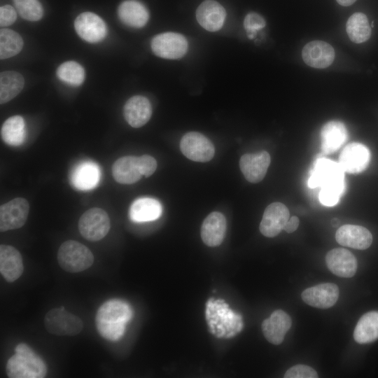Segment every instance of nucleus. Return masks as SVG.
I'll return each instance as SVG.
<instances>
[{"mask_svg":"<svg viewBox=\"0 0 378 378\" xmlns=\"http://www.w3.org/2000/svg\"><path fill=\"white\" fill-rule=\"evenodd\" d=\"M132 317L130 304L120 299H111L98 309L95 324L99 334L105 340L115 342L123 335L126 323Z\"/></svg>","mask_w":378,"mask_h":378,"instance_id":"obj_1","label":"nucleus"},{"mask_svg":"<svg viewBox=\"0 0 378 378\" xmlns=\"http://www.w3.org/2000/svg\"><path fill=\"white\" fill-rule=\"evenodd\" d=\"M8 360L6 374L10 378H43L47 367L43 360L27 344L20 343Z\"/></svg>","mask_w":378,"mask_h":378,"instance_id":"obj_2","label":"nucleus"},{"mask_svg":"<svg viewBox=\"0 0 378 378\" xmlns=\"http://www.w3.org/2000/svg\"><path fill=\"white\" fill-rule=\"evenodd\" d=\"M57 262L64 271L78 273L92 265L94 255L84 244L75 240H67L58 249Z\"/></svg>","mask_w":378,"mask_h":378,"instance_id":"obj_3","label":"nucleus"},{"mask_svg":"<svg viewBox=\"0 0 378 378\" xmlns=\"http://www.w3.org/2000/svg\"><path fill=\"white\" fill-rule=\"evenodd\" d=\"M344 172L340 163L324 158H318L308 180V186L311 188H336L344 190Z\"/></svg>","mask_w":378,"mask_h":378,"instance_id":"obj_4","label":"nucleus"},{"mask_svg":"<svg viewBox=\"0 0 378 378\" xmlns=\"http://www.w3.org/2000/svg\"><path fill=\"white\" fill-rule=\"evenodd\" d=\"M44 326L50 334L57 336H75L83 328L82 320L67 312L64 307L53 308L44 317Z\"/></svg>","mask_w":378,"mask_h":378,"instance_id":"obj_5","label":"nucleus"},{"mask_svg":"<svg viewBox=\"0 0 378 378\" xmlns=\"http://www.w3.org/2000/svg\"><path fill=\"white\" fill-rule=\"evenodd\" d=\"M111 227L108 214L98 207L87 210L78 221V230L87 240L97 241L103 239Z\"/></svg>","mask_w":378,"mask_h":378,"instance_id":"obj_6","label":"nucleus"},{"mask_svg":"<svg viewBox=\"0 0 378 378\" xmlns=\"http://www.w3.org/2000/svg\"><path fill=\"white\" fill-rule=\"evenodd\" d=\"M153 53L164 59H179L188 51L186 38L181 34L164 32L155 36L150 43Z\"/></svg>","mask_w":378,"mask_h":378,"instance_id":"obj_7","label":"nucleus"},{"mask_svg":"<svg viewBox=\"0 0 378 378\" xmlns=\"http://www.w3.org/2000/svg\"><path fill=\"white\" fill-rule=\"evenodd\" d=\"M180 148L186 158L195 162H208L215 154L212 142L204 135L197 132L186 133L181 140Z\"/></svg>","mask_w":378,"mask_h":378,"instance_id":"obj_8","label":"nucleus"},{"mask_svg":"<svg viewBox=\"0 0 378 378\" xmlns=\"http://www.w3.org/2000/svg\"><path fill=\"white\" fill-rule=\"evenodd\" d=\"M29 204L22 197L15 198L0 206V231L6 232L22 227L28 217Z\"/></svg>","mask_w":378,"mask_h":378,"instance_id":"obj_9","label":"nucleus"},{"mask_svg":"<svg viewBox=\"0 0 378 378\" xmlns=\"http://www.w3.org/2000/svg\"><path fill=\"white\" fill-rule=\"evenodd\" d=\"M74 27L78 35L89 43L101 41L107 33L104 21L91 12H84L78 15L74 21Z\"/></svg>","mask_w":378,"mask_h":378,"instance_id":"obj_10","label":"nucleus"},{"mask_svg":"<svg viewBox=\"0 0 378 378\" xmlns=\"http://www.w3.org/2000/svg\"><path fill=\"white\" fill-rule=\"evenodd\" d=\"M370 152L363 144L351 143L344 147L340 156V164L344 172L358 174L369 165Z\"/></svg>","mask_w":378,"mask_h":378,"instance_id":"obj_11","label":"nucleus"},{"mask_svg":"<svg viewBox=\"0 0 378 378\" xmlns=\"http://www.w3.org/2000/svg\"><path fill=\"white\" fill-rule=\"evenodd\" d=\"M289 218V211L284 204L273 202L268 205L264 211L260 231L267 237H274L284 230Z\"/></svg>","mask_w":378,"mask_h":378,"instance_id":"obj_12","label":"nucleus"},{"mask_svg":"<svg viewBox=\"0 0 378 378\" xmlns=\"http://www.w3.org/2000/svg\"><path fill=\"white\" fill-rule=\"evenodd\" d=\"M339 294V288L336 284L325 283L305 289L301 296L303 301L312 307L328 309L336 303Z\"/></svg>","mask_w":378,"mask_h":378,"instance_id":"obj_13","label":"nucleus"},{"mask_svg":"<svg viewBox=\"0 0 378 378\" xmlns=\"http://www.w3.org/2000/svg\"><path fill=\"white\" fill-rule=\"evenodd\" d=\"M270 164V155L267 151L243 155L239 167L245 178L253 183L261 181Z\"/></svg>","mask_w":378,"mask_h":378,"instance_id":"obj_14","label":"nucleus"},{"mask_svg":"<svg viewBox=\"0 0 378 378\" xmlns=\"http://www.w3.org/2000/svg\"><path fill=\"white\" fill-rule=\"evenodd\" d=\"M326 262L334 274L344 278H351L357 270V260L346 248H337L329 251L326 255Z\"/></svg>","mask_w":378,"mask_h":378,"instance_id":"obj_15","label":"nucleus"},{"mask_svg":"<svg viewBox=\"0 0 378 378\" xmlns=\"http://www.w3.org/2000/svg\"><path fill=\"white\" fill-rule=\"evenodd\" d=\"M302 57L308 66L324 69L329 66L334 61L335 50L326 41H312L302 48Z\"/></svg>","mask_w":378,"mask_h":378,"instance_id":"obj_16","label":"nucleus"},{"mask_svg":"<svg viewBox=\"0 0 378 378\" xmlns=\"http://www.w3.org/2000/svg\"><path fill=\"white\" fill-rule=\"evenodd\" d=\"M289 315L281 309L275 310L262 323V333L266 340L274 345H279L284 340L286 333L291 327Z\"/></svg>","mask_w":378,"mask_h":378,"instance_id":"obj_17","label":"nucleus"},{"mask_svg":"<svg viewBox=\"0 0 378 378\" xmlns=\"http://www.w3.org/2000/svg\"><path fill=\"white\" fill-rule=\"evenodd\" d=\"M225 18V8L214 0L204 1L196 10L198 23L209 31L219 30L223 27Z\"/></svg>","mask_w":378,"mask_h":378,"instance_id":"obj_18","label":"nucleus"},{"mask_svg":"<svg viewBox=\"0 0 378 378\" xmlns=\"http://www.w3.org/2000/svg\"><path fill=\"white\" fill-rule=\"evenodd\" d=\"M336 241L344 246L364 250L370 247L372 236L365 227L356 225H344L335 234Z\"/></svg>","mask_w":378,"mask_h":378,"instance_id":"obj_19","label":"nucleus"},{"mask_svg":"<svg viewBox=\"0 0 378 378\" xmlns=\"http://www.w3.org/2000/svg\"><path fill=\"white\" fill-rule=\"evenodd\" d=\"M24 272V265L20 251L10 245L0 246V272L8 282H14Z\"/></svg>","mask_w":378,"mask_h":378,"instance_id":"obj_20","label":"nucleus"},{"mask_svg":"<svg viewBox=\"0 0 378 378\" xmlns=\"http://www.w3.org/2000/svg\"><path fill=\"white\" fill-rule=\"evenodd\" d=\"M152 106L150 101L144 96L136 95L130 97L124 106V116L127 123L132 127L144 126L150 120Z\"/></svg>","mask_w":378,"mask_h":378,"instance_id":"obj_21","label":"nucleus"},{"mask_svg":"<svg viewBox=\"0 0 378 378\" xmlns=\"http://www.w3.org/2000/svg\"><path fill=\"white\" fill-rule=\"evenodd\" d=\"M227 229L224 215L218 211L209 214L201 227V237L203 242L211 247L219 246L223 241Z\"/></svg>","mask_w":378,"mask_h":378,"instance_id":"obj_22","label":"nucleus"},{"mask_svg":"<svg viewBox=\"0 0 378 378\" xmlns=\"http://www.w3.org/2000/svg\"><path fill=\"white\" fill-rule=\"evenodd\" d=\"M112 174L119 183L132 184L137 182L143 176L139 157L124 156L118 158L113 164Z\"/></svg>","mask_w":378,"mask_h":378,"instance_id":"obj_23","label":"nucleus"},{"mask_svg":"<svg viewBox=\"0 0 378 378\" xmlns=\"http://www.w3.org/2000/svg\"><path fill=\"white\" fill-rule=\"evenodd\" d=\"M321 150L324 154L338 150L347 139V130L343 122L332 120L326 123L321 131Z\"/></svg>","mask_w":378,"mask_h":378,"instance_id":"obj_24","label":"nucleus"},{"mask_svg":"<svg viewBox=\"0 0 378 378\" xmlns=\"http://www.w3.org/2000/svg\"><path fill=\"white\" fill-rule=\"evenodd\" d=\"M118 14L122 23L134 28L143 27L149 18L146 7L136 0L122 2L118 7Z\"/></svg>","mask_w":378,"mask_h":378,"instance_id":"obj_25","label":"nucleus"},{"mask_svg":"<svg viewBox=\"0 0 378 378\" xmlns=\"http://www.w3.org/2000/svg\"><path fill=\"white\" fill-rule=\"evenodd\" d=\"M99 177V167L94 162L87 161L74 168L71 175V181L76 188L88 190L97 186Z\"/></svg>","mask_w":378,"mask_h":378,"instance_id":"obj_26","label":"nucleus"},{"mask_svg":"<svg viewBox=\"0 0 378 378\" xmlns=\"http://www.w3.org/2000/svg\"><path fill=\"white\" fill-rule=\"evenodd\" d=\"M162 214L159 201L150 197H142L133 202L130 209V216L136 223L148 222L158 219Z\"/></svg>","mask_w":378,"mask_h":378,"instance_id":"obj_27","label":"nucleus"},{"mask_svg":"<svg viewBox=\"0 0 378 378\" xmlns=\"http://www.w3.org/2000/svg\"><path fill=\"white\" fill-rule=\"evenodd\" d=\"M354 338L359 344H368L378 339V312L363 314L358 321Z\"/></svg>","mask_w":378,"mask_h":378,"instance_id":"obj_28","label":"nucleus"},{"mask_svg":"<svg viewBox=\"0 0 378 378\" xmlns=\"http://www.w3.org/2000/svg\"><path fill=\"white\" fill-rule=\"evenodd\" d=\"M1 136L3 141L8 145L18 146L25 139V122L20 115H13L8 118L2 125Z\"/></svg>","mask_w":378,"mask_h":378,"instance_id":"obj_29","label":"nucleus"},{"mask_svg":"<svg viewBox=\"0 0 378 378\" xmlns=\"http://www.w3.org/2000/svg\"><path fill=\"white\" fill-rule=\"evenodd\" d=\"M24 85L23 76L14 71H2L0 74V103L5 104L16 97Z\"/></svg>","mask_w":378,"mask_h":378,"instance_id":"obj_30","label":"nucleus"},{"mask_svg":"<svg viewBox=\"0 0 378 378\" xmlns=\"http://www.w3.org/2000/svg\"><path fill=\"white\" fill-rule=\"evenodd\" d=\"M346 30L350 40L356 43L366 41L371 35V26L367 16L363 13H355L349 17Z\"/></svg>","mask_w":378,"mask_h":378,"instance_id":"obj_31","label":"nucleus"},{"mask_svg":"<svg viewBox=\"0 0 378 378\" xmlns=\"http://www.w3.org/2000/svg\"><path fill=\"white\" fill-rule=\"evenodd\" d=\"M23 40L15 31L2 29L0 31V57L10 58L19 53L23 47Z\"/></svg>","mask_w":378,"mask_h":378,"instance_id":"obj_32","label":"nucleus"},{"mask_svg":"<svg viewBox=\"0 0 378 378\" xmlns=\"http://www.w3.org/2000/svg\"><path fill=\"white\" fill-rule=\"evenodd\" d=\"M57 76L62 82L72 85H80L85 80L83 67L75 61H67L59 66Z\"/></svg>","mask_w":378,"mask_h":378,"instance_id":"obj_33","label":"nucleus"},{"mask_svg":"<svg viewBox=\"0 0 378 378\" xmlns=\"http://www.w3.org/2000/svg\"><path fill=\"white\" fill-rule=\"evenodd\" d=\"M20 15L29 21H38L43 15V9L38 0H13Z\"/></svg>","mask_w":378,"mask_h":378,"instance_id":"obj_34","label":"nucleus"},{"mask_svg":"<svg viewBox=\"0 0 378 378\" xmlns=\"http://www.w3.org/2000/svg\"><path fill=\"white\" fill-rule=\"evenodd\" d=\"M266 24L265 19L258 13L251 12L248 13L244 20V27L246 31L247 36L252 39L256 34V32Z\"/></svg>","mask_w":378,"mask_h":378,"instance_id":"obj_35","label":"nucleus"},{"mask_svg":"<svg viewBox=\"0 0 378 378\" xmlns=\"http://www.w3.org/2000/svg\"><path fill=\"white\" fill-rule=\"evenodd\" d=\"M344 190L336 188H321L318 195L320 202L326 206L335 205Z\"/></svg>","mask_w":378,"mask_h":378,"instance_id":"obj_36","label":"nucleus"},{"mask_svg":"<svg viewBox=\"0 0 378 378\" xmlns=\"http://www.w3.org/2000/svg\"><path fill=\"white\" fill-rule=\"evenodd\" d=\"M286 378H316L318 374L312 368L306 365H295L285 373Z\"/></svg>","mask_w":378,"mask_h":378,"instance_id":"obj_37","label":"nucleus"},{"mask_svg":"<svg viewBox=\"0 0 378 378\" xmlns=\"http://www.w3.org/2000/svg\"><path fill=\"white\" fill-rule=\"evenodd\" d=\"M139 160L143 176L148 177L156 170L157 162L152 156L144 155L139 157Z\"/></svg>","mask_w":378,"mask_h":378,"instance_id":"obj_38","label":"nucleus"},{"mask_svg":"<svg viewBox=\"0 0 378 378\" xmlns=\"http://www.w3.org/2000/svg\"><path fill=\"white\" fill-rule=\"evenodd\" d=\"M17 13L10 5H4L0 8V25L7 27L15 22Z\"/></svg>","mask_w":378,"mask_h":378,"instance_id":"obj_39","label":"nucleus"},{"mask_svg":"<svg viewBox=\"0 0 378 378\" xmlns=\"http://www.w3.org/2000/svg\"><path fill=\"white\" fill-rule=\"evenodd\" d=\"M299 223L300 220L297 216H291L286 223L284 230L288 233H292L297 230Z\"/></svg>","mask_w":378,"mask_h":378,"instance_id":"obj_40","label":"nucleus"},{"mask_svg":"<svg viewBox=\"0 0 378 378\" xmlns=\"http://www.w3.org/2000/svg\"><path fill=\"white\" fill-rule=\"evenodd\" d=\"M337 2L343 6H349L353 4L356 0H336Z\"/></svg>","mask_w":378,"mask_h":378,"instance_id":"obj_41","label":"nucleus"},{"mask_svg":"<svg viewBox=\"0 0 378 378\" xmlns=\"http://www.w3.org/2000/svg\"><path fill=\"white\" fill-rule=\"evenodd\" d=\"M339 223V220L337 219V218H334L332 220V224L333 226H336Z\"/></svg>","mask_w":378,"mask_h":378,"instance_id":"obj_42","label":"nucleus"}]
</instances>
